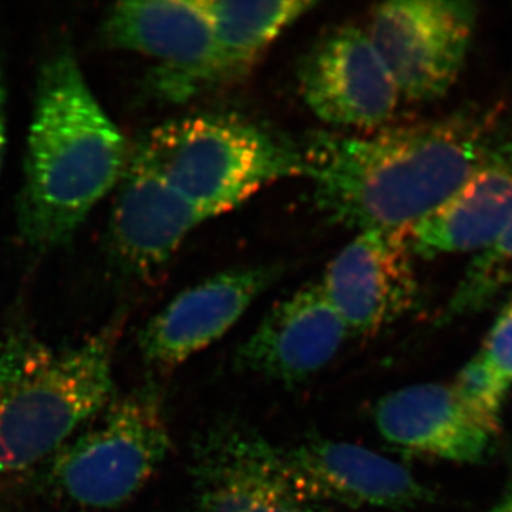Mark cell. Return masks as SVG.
Listing matches in <instances>:
<instances>
[{
  "label": "cell",
  "instance_id": "1",
  "mask_svg": "<svg viewBox=\"0 0 512 512\" xmlns=\"http://www.w3.org/2000/svg\"><path fill=\"white\" fill-rule=\"evenodd\" d=\"M510 134L512 117L501 106L468 107L363 136L316 131L299 144L302 177L332 224L357 232L410 231Z\"/></svg>",
  "mask_w": 512,
  "mask_h": 512
},
{
  "label": "cell",
  "instance_id": "2",
  "mask_svg": "<svg viewBox=\"0 0 512 512\" xmlns=\"http://www.w3.org/2000/svg\"><path fill=\"white\" fill-rule=\"evenodd\" d=\"M130 151L72 46H57L37 74L16 205L23 245L39 255L66 245L120 183Z\"/></svg>",
  "mask_w": 512,
  "mask_h": 512
},
{
  "label": "cell",
  "instance_id": "3",
  "mask_svg": "<svg viewBox=\"0 0 512 512\" xmlns=\"http://www.w3.org/2000/svg\"><path fill=\"white\" fill-rule=\"evenodd\" d=\"M119 335L113 323L62 352L10 336L0 348V476L43 463L110 403Z\"/></svg>",
  "mask_w": 512,
  "mask_h": 512
},
{
  "label": "cell",
  "instance_id": "4",
  "mask_svg": "<svg viewBox=\"0 0 512 512\" xmlns=\"http://www.w3.org/2000/svg\"><path fill=\"white\" fill-rule=\"evenodd\" d=\"M130 156L210 218L262 188L302 177L298 143L241 117L198 114L148 131Z\"/></svg>",
  "mask_w": 512,
  "mask_h": 512
},
{
  "label": "cell",
  "instance_id": "5",
  "mask_svg": "<svg viewBox=\"0 0 512 512\" xmlns=\"http://www.w3.org/2000/svg\"><path fill=\"white\" fill-rule=\"evenodd\" d=\"M90 429L50 457L47 484L84 510H113L134 497L171 448L153 383L111 400Z\"/></svg>",
  "mask_w": 512,
  "mask_h": 512
},
{
  "label": "cell",
  "instance_id": "6",
  "mask_svg": "<svg viewBox=\"0 0 512 512\" xmlns=\"http://www.w3.org/2000/svg\"><path fill=\"white\" fill-rule=\"evenodd\" d=\"M477 6L454 0H392L370 12L366 33L400 99L426 103L450 92L463 72Z\"/></svg>",
  "mask_w": 512,
  "mask_h": 512
},
{
  "label": "cell",
  "instance_id": "7",
  "mask_svg": "<svg viewBox=\"0 0 512 512\" xmlns=\"http://www.w3.org/2000/svg\"><path fill=\"white\" fill-rule=\"evenodd\" d=\"M101 39L113 49L150 57L147 89L154 99L180 101L224 82L217 40L202 0H147L111 6Z\"/></svg>",
  "mask_w": 512,
  "mask_h": 512
},
{
  "label": "cell",
  "instance_id": "8",
  "mask_svg": "<svg viewBox=\"0 0 512 512\" xmlns=\"http://www.w3.org/2000/svg\"><path fill=\"white\" fill-rule=\"evenodd\" d=\"M191 512H330L299 490L282 447L251 424L224 417L195 441Z\"/></svg>",
  "mask_w": 512,
  "mask_h": 512
},
{
  "label": "cell",
  "instance_id": "9",
  "mask_svg": "<svg viewBox=\"0 0 512 512\" xmlns=\"http://www.w3.org/2000/svg\"><path fill=\"white\" fill-rule=\"evenodd\" d=\"M409 231L357 232L319 282L350 336L382 332L417 305L419 279Z\"/></svg>",
  "mask_w": 512,
  "mask_h": 512
},
{
  "label": "cell",
  "instance_id": "10",
  "mask_svg": "<svg viewBox=\"0 0 512 512\" xmlns=\"http://www.w3.org/2000/svg\"><path fill=\"white\" fill-rule=\"evenodd\" d=\"M298 79L306 106L336 127L382 126L402 100L366 30L356 25L320 37L301 60Z\"/></svg>",
  "mask_w": 512,
  "mask_h": 512
},
{
  "label": "cell",
  "instance_id": "11",
  "mask_svg": "<svg viewBox=\"0 0 512 512\" xmlns=\"http://www.w3.org/2000/svg\"><path fill=\"white\" fill-rule=\"evenodd\" d=\"M282 274L281 265L238 266L181 292L141 329L143 359L158 370L183 365L221 339Z\"/></svg>",
  "mask_w": 512,
  "mask_h": 512
},
{
  "label": "cell",
  "instance_id": "12",
  "mask_svg": "<svg viewBox=\"0 0 512 512\" xmlns=\"http://www.w3.org/2000/svg\"><path fill=\"white\" fill-rule=\"evenodd\" d=\"M380 436L409 453L476 464L493 450L501 420L477 409L454 384L423 383L384 396L375 407Z\"/></svg>",
  "mask_w": 512,
  "mask_h": 512
},
{
  "label": "cell",
  "instance_id": "13",
  "mask_svg": "<svg viewBox=\"0 0 512 512\" xmlns=\"http://www.w3.org/2000/svg\"><path fill=\"white\" fill-rule=\"evenodd\" d=\"M350 336L319 284L276 303L235 352L238 372L298 384L320 372Z\"/></svg>",
  "mask_w": 512,
  "mask_h": 512
},
{
  "label": "cell",
  "instance_id": "14",
  "mask_svg": "<svg viewBox=\"0 0 512 512\" xmlns=\"http://www.w3.org/2000/svg\"><path fill=\"white\" fill-rule=\"evenodd\" d=\"M282 453L293 481L315 503L403 510L433 498L407 468L357 444L318 437Z\"/></svg>",
  "mask_w": 512,
  "mask_h": 512
},
{
  "label": "cell",
  "instance_id": "15",
  "mask_svg": "<svg viewBox=\"0 0 512 512\" xmlns=\"http://www.w3.org/2000/svg\"><path fill=\"white\" fill-rule=\"evenodd\" d=\"M208 218L146 165L130 156L117 184L107 244L124 275L156 274Z\"/></svg>",
  "mask_w": 512,
  "mask_h": 512
},
{
  "label": "cell",
  "instance_id": "16",
  "mask_svg": "<svg viewBox=\"0 0 512 512\" xmlns=\"http://www.w3.org/2000/svg\"><path fill=\"white\" fill-rule=\"evenodd\" d=\"M512 220V134L491 151L460 190L409 231L416 258L487 247Z\"/></svg>",
  "mask_w": 512,
  "mask_h": 512
},
{
  "label": "cell",
  "instance_id": "17",
  "mask_svg": "<svg viewBox=\"0 0 512 512\" xmlns=\"http://www.w3.org/2000/svg\"><path fill=\"white\" fill-rule=\"evenodd\" d=\"M210 16L224 82L248 72L289 26L315 8L311 0L222 2L202 0Z\"/></svg>",
  "mask_w": 512,
  "mask_h": 512
},
{
  "label": "cell",
  "instance_id": "18",
  "mask_svg": "<svg viewBox=\"0 0 512 512\" xmlns=\"http://www.w3.org/2000/svg\"><path fill=\"white\" fill-rule=\"evenodd\" d=\"M512 285V220L487 247L478 251L448 299L440 325L473 315Z\"/></svg>",
  "mask_w": 512,
  "mask_h": 512
},
{
  "label": "cell",
  "instance_id": "19",
  "mask_svg": "<svg viewBox=\"0 0 512 512\" xmlns=\"http://www.w3.org/2000/svg\"><path fill=\"white\" fill-rule=\"evenodd\" d=\"M481 369L494 380L505 393L512 387V298L505 302L495 316L483 346L473 357Z\"/></svg>",
  "mask_w": 512,
  "mask_h": 512
},
{
  "label": "cell",
  "instance_id": "20",
  "mask_svg": "<svg viewBox=\"0 0 512 512\" xmlns=\"http://www.w3.org/2000/svg\"><path fill=\"white\" fill-rule=\"evenodd\" d=\"M6 106H8V90L3 69L0 67V173H2L3 158L6 151Z\"/></svg>",
  "mask_w": 512,
  "mask_h": 512
},
{
  "label": "cell",
  "instance_id": "21",
  "mask_svg": "<svg viewBox=\"0 0 512 512\" xmlns=\"http://www.w3.org/2000/svg\"><path fill=\"white\" fill-rule=\"evenodd\" d=\"M484 512H512V477L501 493V497Z\"/></svg>",
  "mask_w": 512,
  "mask_h": 512
}]
</instances>
